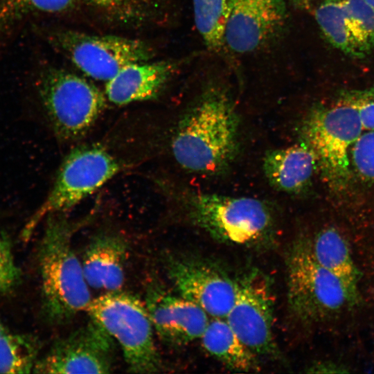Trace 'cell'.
Instances as JSON below:
<instances>
[{"label":"cell","mask_w":374,"mask_h":374,"mask_svg":"<svg viewBox=\"0 0 374 374\" xmlns=\"http://www.w3.org/2000/svg\"><path fill=\"white\" fill-rule=\"evenodd\" d=\"M239 118L224 87L208 84L179 121L171 141L176 161L208 175L224 171L238 151Z\"/></svg>","instance_id":"obj_1"},{"label":"cell","mask_w":374,"mask_h":374,"mask_svg":"<svg viewBox=\"0 0 374 374\" xmlns=\"http://www.w3.org/2000/svg\"><path fill=\"white\" fill-rule=\"evenodd\" d=\"M77 224L62 213L47 216L39 251L43 307L53 323L69 321L87 310L91 299L82 262L72 247Z\"/></svg>","instance_id":"obj_2"},{"label":"cell","mask_w":374,"mask_h":374,"mask_svg":"<svg viewBox=\"0 0 374 374\" xmlns=\"http://www.w3.org/2000/svg\"><path fill=\"white\" fill-rule=\"evenodd\" d=\"M184 204L193 223L221 242L264 247L274 235V212L260 199L193 193Z\"/></svg>","instance_id":"obj_3"},{"label":"cell","mask_w":374,"mask_h":374,"mask_svg":"<svg viewBox=\"0 0 374 374\" xmlns=\"http://www.w3.org/2000/svg\"><path fill=\"white\" fill-rule=\"evenodd\" d=\"M286 268L288 305L302 322L324 321L357 301L358 292L319 264L308 241H298L291 247Z\"/></svg>","instance_id":"obj_4"},{"label":"cell","mask_w":374,"mask_h":374,"mask_svg":"<svg viewBox=\"0 0 374 374\" xmlns=\"http://www.w3.org/2000/svg\"><path fill=\"white\" fill-rule=\"evenodd\" d=\"M87 311L116 341L131 373L159 372L162 362L145 304L121 290L91 300Z\"/></svg>","instance_id":"obj_5"},{"label":"cell","mask_w":374,"mask_h":374,"mask_svg":"<svg viewBox=\"0 0 374 374\" xmlns=\"http://www.w3.org/2000/svg\"><path fill=\"white\" fill-rule=\"evenodd\" d=\"M38 93L60 140L71 141L84 136L106 106V96L84 78L59 69L41 75Z\"/></svg>","instance_id":"obj_6"},{"label":"cell","mask_w":374,"mask_h":374,"mask_svg":"<svg viewBox=\"0 0 374 374\" xmlns=\"http://www.w3.org/2000/svg\"><path fill=\"white\" fill-rule=\"evenodd\" d=\"M122 168L120 161L98 144L73 149L61 164L46 200L25 226L24 240L30 238L45 217L71 209L116 176Z\"/></svg>","instance_id":"obj_7"},{"label":"cell","mask_w":374,"mask_h":374,"mask_svg":"<svg viewBox=\"0 0 374 374\" xmlns=\"http://www.w3.org/2000/svg\"><path fill=\"white\" fill-rule=\"evenodd\" d=\"M363 130L357 110L341 96L334 105L313 108L305 121V141L326 179L337 188L348 182L349 152Z\"/></svg>","instance_id":"obj_8"},{"label":"cell","mask_w":374,"mask_h":374,"mask_svg":"<svg viewBox=\"0 0 374 374\" xmlns=\"http://www.w3.org/2000/svg\"><path fill=\"white\" fill-rule=\"evenodd\" d=\"M53 37L56 46L78 69L100 81L107 82L125 66L154 56L152 48L137 39L70 30L57 31Z\"/></svg>","instance_id":"obj_9"},{"label":"cell","mask_w":374,"mask_h":374,"mask_svg":"<svg viewBox=\"0 0 374 374\" xmlns=\"http://www.w3.org/2000/svg\"><path fill=\"white\" fill-rule=\"evenodd\" d=\"M236 295L224 318L243 343L258 357H277L273 333L274 296L267 277L257 269L237 280Z\"/></svg>","instance_id":"obj_10"},{"label":"cell","mask_w":374,"mask_h":374,"mask_svg":"<svg viewBox=\"0 0 374 374\" xmlns=\"http://www.w3.org/2000/svg\"><path fill=\"white\" fill-rule=\"evenodd\" d=\"M166 274L177 294L195 303L211 318H225L237 290L236 280L218 264L192 254H168Z\"/></svg>","instance_id":"obj_11"},{"label":"cell","mask_w":374,"mask_h":374,"mask_svg":"<svg viewBox=\"0 0 374 374\" xmlns=\"http://www.w3.org/2000/svg\"><path fill=\"white\" fill-rule=\"evenodd\" d=\"M115 340L95 319L58 339L38 359L37 373H109L114 365Z\"/></svg>","instance_id":"obj_12"},{"label":"cell","mask_w":374,"mask_h":374,"mask_svg":"<svg viewBox=\"0 0 374 374\" xmlns=\"http://www.w3.org/2000/svg\"><path fill=\"white\" fill-rule=\"evenodd\" d=\"M224 40L228 51L248 54L276 40L288 19L284 0H227Z\"/></svg>","instance_id":"obj_13"},{"label":"cell","mask_w":374,"mask_h":374,"mask_svg":"<svg viewBox=\"0 0 374 374\" xmlns=\"http://www.w3.org/2000/svg\"><path fill=\"white\" fill-rule=\"evenodd\" d=\"M145 305L154 331L170 346L199 340L211 319L199 305L154 280L148 285Z\"/></svg>","instance_id":"obj_14"},{"label":"cell","mask_w":374,"mask_h":374,"mask_svg":"<svg viewBox=\"0 0 374 374\" xmlns=\"http://www.w3.org/2000/svg\"><path fill=\"white\" fill-rule=\"evenodd\" d=\"M186 62V59L130 64L107 82L106 98L118 106L154 100Z\"/></svg>","instance_id":"obj_15"},{"label":"cell","mask_w":374,"mask_h":374,"mask_svg":"<svg viewBox=\"0 0 374 374\" xmlns=\"http://www.w3.org/2000/svg\"><path fill=\"white\" fill-rule=\"evenodd\" d=\"M127 247L125 238L114 233L95 236L81 262L88 285L108 292L121 290L125 280Z\"/></svg>","instance_id":"obj_16"},{"label":"cell","mask_w":374,"mask_h":374,"mask_svg":"<svg viewBox=\"0 0 374 374\" xmlns=\"http://www.w3.org/2000/svg\"><path fill=\"white\" fill-rule=\"evenodd\" d=\"M317 163L314 152L303 142L269 151L263 159V171L275 188L296 194L309 185Z\"/></svg>","instance_id":"obj_17"},{"label":"cell","mask_w":374,"mask_h":374,"mask_svg":"<svg viewBox=\"0 0 374 374\" xmlns=\"http://www.w3.org/2000/svg\"><path fill=\"white\" fill-rule=\"evenodd\" d=\"M204 349L226 367L249 372L258 368V357L238 337L224 318H211L200 339Z\"/></svg>","instance_id":"obj_18"},{"label":"cell","mask_w":374,"mask_h":374,"mask_svg":"<svg viewBox=\"0 0 374 374\" xmlns=\"http://www.w3.org/2000/svg\"><path fill=\"white\" fill-rule=\"evenodd\" d=\"M308 244L319 265L358 292V270L346 240L337 229L332 227L322 229Z\"/></svg>","instance_id":"obj_19"},{"label":"cell","mask_w":374,"mask_h":374,"mask_svg":"<svg viewBox=\"0 0 374 374\" xmlns=\"http://www.w3.org/2000/svg\"><path fill=\"white\" fill-rule=\"evenodd\" d=\"M107 22L139 28L162 20L164 0H80Z\"/></svg>","instance_id":"obj_20"},{"label":"cell","mask_w":374,"mask_h":374,"mask_svg":"<svg viewBox=\"0 0 374 374\" xmlns=\"http://www.w3.org/2000/svg\"><path fill=\"white\" fill-rule=\"evenodd\" d=\"M193 5L195 26L207 48L217 55L226 54L227 0H193Z\"/></svg>","instance_id":"obj_21"},{"label":"cell","mask_w":374,"mask_h":374,"mask_svg":"<svg viewBox=\"0 0 374 374\" xmlns=\"http://www.w3.org/2000/svg\"><path fill=\"white\" fill-rule=\"evenodd\" d=\"M315 20L327 41L345 55L359 59L342 0H322L314 11Z\"/></svg>","instance_id":"obj_22"},{"label":"cell","mask_w":374,"mask_h":374,"mask_svg":"<svg viewBox=\"0 0 374 374\" xmlns=\"http://www.w3.org/2000/svg\"><path fill=\"white\" fill-rule=\"evenodd\" d=\"M39 345L29 335L10 332L0 339V373H28L37 362Z\"/></svg>","instance_id":"obj_23"},{"label":"cell","mask_w":374,"mask_h":374,"mask_svg":"<svg viewBox=\"0 0 374 374\" xmlns=\"http://www.w3.org/2000/svg\"><path fill=\"white\" fill-rule=\"evenodd\" d=\"M348 27L359 59L374 48V7L367 0H342Z\"/></svg>","instance_id":"obj_24"},{"label":"cell","mask_w":374,"mask_h":374,"mask_svg":"<svg viewBox=\"0 0 374 374\" xmlns=\"http://www.w3.org/2000/svg\"><path fill=\"white\" fill-rule=\"evenodd\" d=\"M78 0H0V26L28 14H59L73 9Z\"/></svg>","instance_id":"obj_25"},{"label":"cell","mask_w":374,"mask_h":374,"mask_svg":"<svg viewBox=\"0 0 374 374\" xmlns=\"http://www.w3.org/2000/svg\"><path fill=\"white\" fill-rule=\"evenodd\" d=\"M350 151L353 166L358 175L374 182V130L362 134Z\"/></svg>","instance_id":"obj_26"},{"label":"cell","mask_w":374,"mask_h":374,"mask_svg":"<svg viewBox=\"0 0 374 374\" xmlns=\"http://www.w3.org/2000/svg\"><path fill=\"white\" fill-rule=\"evenodd\" d=\"M340 96L355 108L364 130H374V87L346 91Z\"/></svg>","instance_id":"obj_27"},{"label":"cell","mask_w":374,"mask_h":374,"mask_svg":"<svg viewBox=\"0 0 374 374\" xmlns=\"http://www.w3.org/2000/svg\"><path fill=\"white\" fill-rule=\"evenodd\" d=\"M19 269L8 239L0 232V294L11 291L19 282Z\"/></svg>","instance_id":"obj_28"},{"label":"cell","mask_w":374,"mask_h":374,"mask_svg":"<svg viewBox=\"0 0 374 374\" xmlns=\"http://www.w3.org/2000/svg\"><path fill=\"white\" fill-rule=\"evenodd\" d=\"M341 367L333 363H317L310 367L308 372L311 373H339L344 372L341 371Z\"/></svg>","instance_id":"obj_29"},{"label":"cell","mask_w":374,"mask_h":374,"mask_svg":"<svg viewBox=\"0 0 374 374\" xmlns=\"http://www.w3.org/2000/svg\"><path fill=\"white\" fill-rule=\"evenodd\" d=\"M293 6L301 11H310L312 9V0H290Z\"/></svg>","instance_id":"obj_30"},{"label":"cell","mask_w":374,"mask_h":374,"mask_svg":"<svg viewBox=\"0 0 374 374\" xmlns=\"http://www.w3.org/2000/svg\"><path fill=\"white\" fill-rule=\"evenodd\" d=\"M9 331L6 328V326L3 324V323L0 321V339L4 336L6 334L8 333Z\"/></svg>","instance_id":"obj_31"},{"label":"cell","mask_w":374,"mask_h":374,"mask_svg":"<svg viewBox=\"0 0 374 374\" xmlns=\"http://www.w3.org/2000/svg\"><path fill=\"white\" fill-rule=\"evenodd\" d=\"M374 7V0H367Z\"/></svg>","instance_id":"obj_32"}]
</instances>
